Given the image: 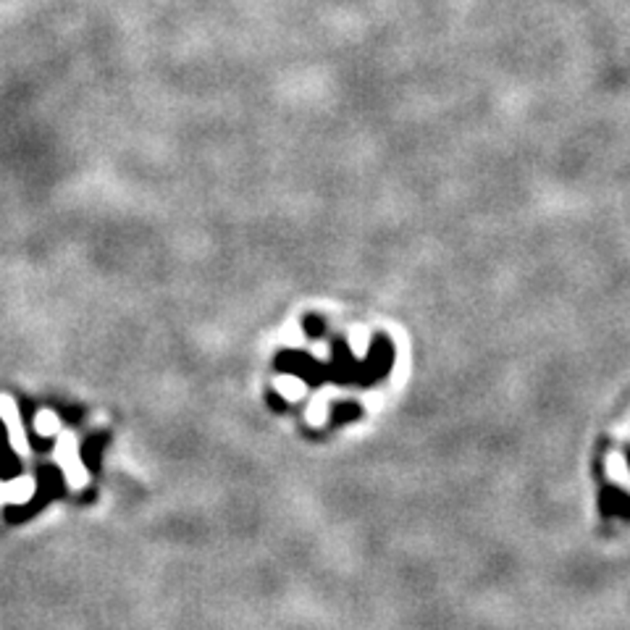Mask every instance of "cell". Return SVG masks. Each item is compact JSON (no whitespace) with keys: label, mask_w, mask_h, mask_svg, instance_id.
Here are the masks:
<instances>
[{"label":"cell","mask_w":630,"mask_h":630,"mask_svg":"<svg viewBox=\"0 0 630 630\" xmlns=\"http://www.w3.org/2000/svg\"><path fill=\"white\" fill-rule=\"evenodd\" d=\"M0 413H3V418H5V423H8V434H11V441H14V446L19 449V452H24L26 449V439H24V428H21L19 423V415H16V407L11 404V399H0Z\"/></svg>","instance_id":"1"},{"label":"cell","mask_w":630,"mask_h":630,"mask_svg":"<svg viewBox=\"0 0 630 630\" xmlns=\"http://www.w3.org/2000/svg\"><path fill=\"white\" fill-rule=\"evenodd\" d=\"M58 457H61V462L66 465V473H68L71 483H74V486H82V481L87 478V476H84L82 467L77 465V455H74V444H71V439L63 441Z\"/></svg>","instance_id":"2"},{"label":"cell","mask_w":630,"mask_h":630,"mask_svg":"<svg viewBox=\"0 0 630 630\" xmlns=\"http://www.w3.org/2000/svg\"><path fill=\"white\" fill-rule=\"evenodd\" d=\"M32 491H35L32 478H21V481L8 483L5 488H0L3 499H11V502H24L26 497H32Z\"/></svg>","instance_id":"3"},{"label":"cell","mask_w":630,"mask_h":630,"mask_svg":"<svg viewBox=\"0 0 630 630\" xmlns=\"http://www.w3.org/2000/svg\"><path fill=\"white\" fill-rule=\"evenodd\" d=\"M37 431H40L42 436L56 434V431H58V420H56V415H50V413H40V415H37Z\"/></svg>","instance_id":"4"}]
</instances>
